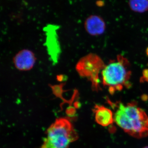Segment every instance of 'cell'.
<instances>
[{"mask_svg": "<svg viewBox=\"0 0 148 148\" xmlns=\"http://www.w3.org/2000/svg\"><path fill=\"white\" fill-rule=\"evenodd\" d=\"M108 102L114 110V121L122 129L135 138L148 136V116L136 103Z\"/></svg>", "mask_w": 148, "mask_h": 148, "instance_id": "cell-1", "label": "cell"}, {"mask_svg": "<svg viewBox=\"0 0 148 148\" xmlns=\"http://www.w3.org/2000/svg\"><path fill=\"white\" fill-rule=\"evenodd\" d=\"M46 134L41 148H68L78 138L71 123L64 118L56 120L48 128Z\"/></svg>", "mask_w": 148, "mask_h": 148, "instance_id": "cell-2", "label": "cell"}, {"mask_svg": "<svg viewBox=\"0 0 148 148\" xmlns=\"http://www.w3.org/2000/svg\"><path fill=\"white\" fill-rule=\"evenodd\" d=\"M127 63L122 56H119L117 61H112L102 69L103 84L108 88L111 94L128 86L131 73L127 68Z\"/></svg>", "mask_w": 148, "mask_h": 148, "instance_id": "cell-3", "label": "cell"}, {"mask_svg": "<svg viewBox=\"0 0 148 148\" xmlns=\"http://www.w3.org/2000/svg\"><path fill=\"white\" fill-rule=\"evenodd\" d=\"M103 63L99 56L90 53L80 58L76 65V70L81 77L88 78L92 83V89H99L98 73L103 69Z\"/></svg>", "mask_w": 148, "mask_h": 148, "instance_id": "cell-4", "label": "cell"}, {"mask_svg": "<svg viewBox=\"0 0 148 148\" xmlns=\"http://www.w3.org/2000/svg\"><path fill=\"white\" fill-rule=\"evenodd\" d=\"M34 53L28 49H22L13 58V63L16 69L20 71H30L34 66L36 61Z\"/></svg>", "mask_w": 148, "mask_h": 148, "instance_id": "cell-5", "label": "cell"}, {"mask_svg": "<svg viewBox=\"0 0 148 148\" xmlns=\"http://www.w3.org/2000/svg\"><path fill=\"white\" fill-rule=\"evenodd\" d=\"M86 32L91 36L102 34L106 30V25L103 18L97 15H91L88 17L84 22Z\"/></svg>", "mask_w": 148, "mask_h": 148, "instance_id": "cell-6", "label": "cell"}, {"mask_svg": "<svg viewBox=\"0 0 148 148\" xmlns=\"http://www.w3.org/2000/svg\"><path fill=\"white\" fill-rule=\"evenodd\" d=\"M96 122L103 126L112 124L114 119L112 112L110 109L100 105H95L92 110Z\"/></svg>", "mask_w": 148, "mask_h": 148, "instance_id": "cell-7", "label": "cell"}, {"mask_svg": "<svg viewBox=\"0 0 148 148\" xmlns=\"http://www.w3.org/2000/svg\"><path fill=\"white\" fill-rule=\"evenodd\" d=\"M65 84H66V83H62L59 84L54 85L49 84V86L51 88L53 94L56 97L60 98L63 101V103L61 104V106L64 105L65 103H69V104H70V106H72L71 105L73 102L78 95V91L76 89L75 90L71 99L70 101H67L63 97V93L64 92L67 91V90H64L63 89V87Z\"/></svg>", "mask_w": 148, "mask_h": 148, "instance_id": "cell-8", "label": "cell"}, {"mask_svg": "<svg viewBox=\"0 0 148 148\" xmlns=\"http://www.w3.org/2000/svg\"><path fill=\"white\" fill-rule=\"evenodd\" d=\"M128 4L131 9L136 12L141 13L148 10V1H131Z\"/></svg>", "mask_w": 148, "mask_h": 148, "instance_id": "cell-9", "label": "cell"}, {"mask_svg": "<svg viewBox=\"0 0 148 148\" xmlns=\"http://www.w3.org/2000/svg\"><path fill=\"white\" fill-rule=\"evenodd\" d=\"M72 106H69L66 110V114L67 115L70 117H73L75 116L76 110Z\"/></svg>", "mask_w": 148, "mask_h": 148, "instance_id": "cell-10", "label": "cell"}, {"mask_svg": "<svg viewBox=\"0 0 148 148\" xmlns=\"http://www.w3.org/2000/svg\"><path fill=\"white\" fill-rule=\"evenodd\" d=\"M64 76L63 75H57L56 76V79L59 82H62L64 81Z\"/></svg>", "mask_w": 148, "mask_h": 148, "instance_id": "cell-11", "label": "cell"}, {"mask_svg": "<svg viewBox=\"0 0 148 148\" xmlns=\"http://www.w3.org/2000/svg\"><path fill=\"white\" fill-rule=\"evenodd\" d=\"M143 74H144L143 78H144V80L148 82V70H145Z\"/></svg>", "mask_w": 148, "mask_h": 148, "instance_id": "cell-12", "label": "cell"}, {"mask_svg": "<svg viewBox=\"0 0 148 148\" xmlns=\"http://www.w3.org/2000/svg\"><path fill=\"white\" fill-rule=\"evenodd\" d=\"M80 103L78 101H76L74 103V107L75 109H79L80 107Z\"/></svg>", "mask_w": 148, "mask_h": 148, "instance_id": "cell-13", "label": "cell"}, {"mask_svg": "<svg viewBox=\"0 0 148 148\" xmlns=\"http://www.w3.org/2000/svg\"><path fill=\"white\" fill-rule=\"evenodd\" d=\"M144 148H148V147H145Z\"/></svg>", "mask_w": 148, "mask_h": 148, "instance_id": "cell-14", "label": "cell"}]
</instances>
